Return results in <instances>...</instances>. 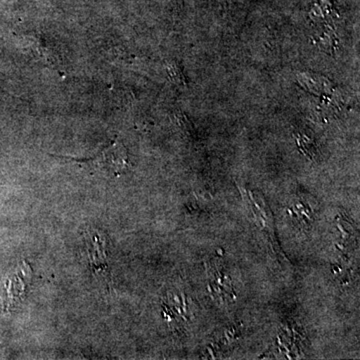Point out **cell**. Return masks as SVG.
I'll return each instance as SVG.
<instances>
[{
    "label": "cell",
    "instance_id": "cell-1",
    "mask_svg": "<svg viewBox=\"0 0 360 360\" xmlns=\"http://www.w3.org/2000/svg\"><path fill=\"white\" fill-rule=\"evenodd\" d=\"M106 174L118 176L129 168V161L127 150L122 142L115 141L103 149L96 158L82 160Z\"/></svg>",
    "mask_w": 360,
    "mask_h": 360
},
{
    "label": "cell",
    "instance_id": "cell-2",
    "mask_svg": "<svg viewBox=\"0 0 360 360\" xmlns=\"http://www.w3.org/2000/svg\"><path fill=\"white\" fill-rule=\"evenodd\" d=\"M92 248L89 246L90 269L94 274H97L105 278L108 274V260H106L105 245L96 236L92 241Z\"/></svg>",
    "mask_w": 360,
    "mask_h": 360
},
{
    "label": "cell",
    "instance_id": "cell-3",
    "mask_svg": "<svg viewBox=\"0 0 360 360\" xmlns=\"http://www.w3.org/2000/svg\"><path fill=\"white\" fill-rule=\"evenodd\" d=\"M11 283L14 284L15 285V288H18V278L15 279V281H11ZM26 288V284L25 281V283H21V284H18V290H20L22 291V292H25ZM9 295L8 298L9 300H13V295H16V290H8Z\"/></svg>",
    "mask_w": 360,
    "mask_h": 360
}]
</instances>
